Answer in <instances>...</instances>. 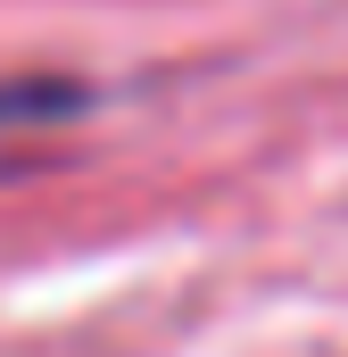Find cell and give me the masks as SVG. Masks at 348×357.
Here are the masks:
<instances>
[{
	"instance_id": "6da1fadb",
	"label": "cell",
	"mask_w": 348,
	"mask_h": 357,
	"mask_svg": "<svg viewBox=\"0 0 348 357\" xmlns=\"http://www.w3.org/2000/svg\"><path fill=\"white\" fill-rule=\"evenodd\" d=\"M58 91H0V116H25V108H50Z\"/></svg>"
}]
</instances>
